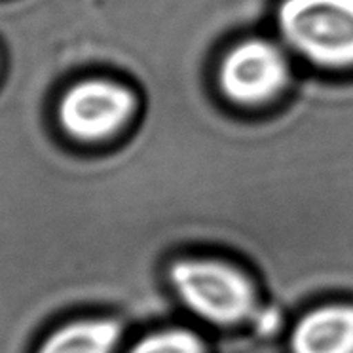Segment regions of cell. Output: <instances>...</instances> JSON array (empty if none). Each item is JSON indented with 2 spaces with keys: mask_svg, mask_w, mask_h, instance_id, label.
<instances>
[{
  "mask_svg": "<svg viewBox=\"0 0 353 353\" xmlns=\"http://www.w3.org/2000/svg\"><path fill=\"white\" fill-rule=\"evenodd\" d=\"M120 329L114 321H78L55 330L39 353H112Z\"/></svg>",
  "mask_w": 353,
  "mask_h": 353,
  "instance_id": "8992f818",
  "label": "cell"
},
{
  "mask_svg": "<svg viewBox=\"0 0 353 353\" xmlns=\"http://www.w3.org/2000/svg\"><path fill=\"white\" fill-rule=\"evenodd\" d=\"M130 353H205L200 338L188 330H168L141 340Z\"/></svg>",
  "mask_w": 353,
  "mask_h": 353,
  "instance_id": "52a82bcc",
  "label": "cell"
},
{
  "mask_svg": "<svg viewBox=\"0 0 353 353\" xmlns=\"http://www.w3.org/2000/svg\"><path fill=\"white\" fill-rule=\"evenodd\" d=\"M291 78L285 46L268 39H247L228 50L219 67V84L234 103L256 107L276 99Z\"/></svg>",
  "mask_w": 353,
  "mask_h": 353,
  "instance_id": "7a4b0ae2",
  "label": "cell"
},
{
  "mask_svg": "<svg viewBox=\"0 0 353 353\" xmlns=\"http://www.w3.org/2000/svg\"><path fill=\"white\" fill-rule=\"evenodd\" d=\"M292 353H353V307L325 306L294 327Z\"/></svg>",
  "mask_w": 353,
  "mask_h": 353,
  "instance_id": "5b68a950",
  "label": "cell"
},
{
  "mask_svg": "<svg viewBox=\"0 0 353 353\" xmlns=\"http://www.w3.org/2000/svg\"><path fill=\"white\" fill-rule=\"evenodd\" d=\"M171 281L186 306L208 321H241L253 307L251 285L241 274L221 262H175Z\"/></svg>",
  "mask_w": 353,
  "mask_h": 353,
  "instance_id": "3957f363",
  "label": "cell"
},
{
  "mask_svg": "<svg viewBox=\"0 0 353 353\" xmlns=\"http://www.w3.org/2000/svg\"><path fill=\"white\" fill-rule=\"evenodd\" d=\"M135 107V95L130 88L112 80L92 78L63 93L57 114L70 137L95 143L122 130Z\"/></svg>",
  "mask_w": 353,
  "mask_h": 353,
  "instance_id": "277c9868",
  "label": "cell"
},
{
  "mask_svg": "<svg viewBox=\"0 0 353 353\" xmlns=\"http://www.w3.org/2000/svg\"><path fill=\"white\" fill-rule=\"evenodd\" d=\"M283 46L323 69H353V0H283L277 8Z\"/></svg>",
  "mask_w": 353,
  "mask_h": 353,
  "instance_id": "6da1fadb",
  "label": "cell"
}]
</instances>
